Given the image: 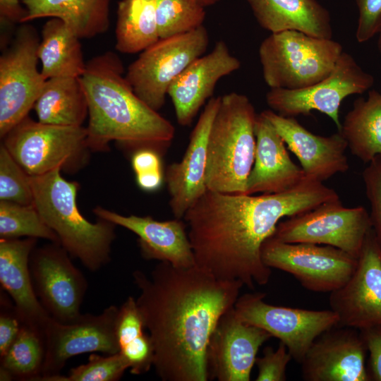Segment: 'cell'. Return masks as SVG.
Segmentation results:
<instances>
[{
  "label": "cell",
  "instance_id": "obj_1",
  "mask_svg": "<svg viewBox=\"0 0 381 381\" xmlns=\"http://www.w3.org/2000/svg\"><path fill=\"white\" fill-rule=\"evenodd\" d=\"M133 278L156 374L164 381H207L211 337L243 284L219 279L196 265L183 268L166 262L150 275L135 270Z\"/></svg>",
  "mask_w": 381,
  "mask_h": 381
},
{
  "label": "cell",
  "instance_id": "obj_2",
  "mask_svg": "<svg viewBox=\"0 0 381 381\" xmlns=\"http://www.w3.org/2000/svg\"><path fill=\"white\" fill-rule=\"evenodd\" d=\"M337 199L334 189L306 176L295 187L277 193L207 190L183 218L195 265L219 279L240 281L250 289L265 285L272 272L262 261V247L280 220Z\"/></svg>",
  "mask_w": 381,
  "mask_h": 381
},
{
  "label": "cell",
  "instance_id": "obj_3",
  "mask_svg": "<svg viewBox=\"0 0 381 381\" xmlns=\"http://www.w3.org/2000/svg\"><path fill=\"white\" fill-rule=\"evenodd\" d=\"M123 73L122 61L112 52L86 63L80 80L88 106V147L105 151L116 141L135 151L149 147L162 154L174 139L175 128L135 93Z\"/></svg>",
  "mask_w": 381,
  "mask_h": 381
},
{
  "label": "cell",
  "instance_id": "obj_4",
  "mask_svg": "<svg viewBox=\"0 0 381 381\" xmlns=\"http://www.w3.org/2000/svg\"><path fill=\"white\" fill-rule=\"evenodd\" d=\"M61 170L30 176L33 205L69 255L90 272L98 271L111 260L116 225L99 218L92 223L84 217L77 205L78 184L66 180Z\"/></svg>",
  "mask_w": 381,
  "mask_h": 381
},
{
  "label": "cell",
  "instance_id": "obj_5",
  "mask_svg": "<svg viewBox=\"0 0 381 381\" xmlns=\"http://www.w3.org/2000/svg\"><path fill=\"white\" fill-rule=\"evenodd\" d=\"M258 114L249 98L238 92L221 97L207 142V190L246 194L254 163Z\"/></svg>",
  "mask_w": 381,
  "mask_h": 381
},
{
  "label": "cell",
  "instance_id": "obj_6",
  "mask_svg": "<svg viewBox=\"0 0 381 381\" xmlns=\"http://www.w3.org/2000/svg\"><path fill=\"white\" fill-rule=\"evenodd\" d=\"M332 39L297 30L271 33L259 47L265 83L272 88L298 90L328 76L343 52Z\"/></svg>",
  "mask_w": 381,
  "mask_h": 381
},
{
  "label": "cell",
  "instance_id": "obj_7",
  "mask_svg": "<svg viewBox=\"0 0 381 381\" xmlns=\"http://www.w3.org/2000/svg\"><path fill=\"white\" fill-rule=\"evenodd\" d=\"M209 42L204 25L185 34L159 39L129 65L125 78L135 93L158 111L165 103L171 83L193 61L204 55Z\"/></svg>",
  "mask_w": 381,
  "mask_h": 381
},
{
  "label": "cell",
  "instance_id": "obj_8",
  "mask_svg": "<svg viewBox=\"0 0 381 381\" xmlns=\"http://www.w3.org/2000/svg\"><path fill=\"white\" fill-rule=\"evenodd\" d=\"M2 139L3 145L30 176L74 168L90 150L86 127L45 124L28 116Z\"/></svg>",
  "mask_w": 381,
  "mask_h": 381
},
{
  "label": "cell",
  "instance_id": "obj_9",
  "mask_svg": "<svg viewBox=\"0 0 381 381\" xmlns=\"http://www.w3.org/2000/svg\"><path fill=\"white\" fill-rule=\"evenodd\" d=\"M40 37L26 23L17 30L0 56V136L2 139L25 118L46 79L37 68Z\"/></svg>",
  "mask_w": 381,
  "mask_h": 381
},
{
  "label": "cell",
  "instance_id": "obj_10",
  "mask_svg": "<svg viewBox=\"0 0 381 381\" xmlns=\"http://www.w3.org/2000/svg\"><path fill=\"white\" fill-rule=\"evenodd\" d=\"M371 229L364 207H346L337 199L279 222L272 236L286 243L333 246L358 258Z\"/></svg>",
  "mask_w": 381,
  "mask_h": 381
},
{
  "label": "cell",
  "instance_id": "obj_11",
  "mask_svg": "<svg viewBox=\"0 0 381 381\" xmlns=\"http://www.w3.org/2000/svg\"><path fill=\"white\" fill-rule=\"evenodd\" d=\"M374 81L373 76L351 54L343 52L331 73L323 80L298 90L272 88L266 94V102L271 110L283 116H308L318 111L329 117L339 131L341 102L348 96L364 93Z\"/></svg>",
  "mask_w": 381,
  "mask_h": 381
},
{
  "label": "cell",
  "instance_id": "obj_12",
  "mask_svg": "<svg viewBox=\"0 0 381 381\" xmlns=\"http://www.w3.org/2000/svg\"><path fill=\"white\" fill-rule=\"evenodd\" d=\"M266 266L293 275L306 289L332 292L353 274L358 258L337 248L308 243H286L273 236L261 250Z\"/></svg>",
  "mask_w": 381,
  "mask_h": 381
},
{
  "label": "cell",
  "instance_id": "obj_13",
  "mask_svg": "<svg viewBox=\"0 0 381 381\" xmlns=\"http://www.w3.org/2000/svg\"><path fill=\"white\" fill-rule=\"evenodd\" d=\"M265 293L239 296L234 309L242 321L257 326L280 340L292 359L301 363L313 341L323 332L339 325L332 310H315L278 306L264 301Z\"/></svg>",
  "mask_w": 381,
  "mask_h": 381
},
{
  "label": "cell",
  "instance_id": "obj_14",
  "mask_svg": "<svg viewBox=\"0 0 381 381\" xmlns=\"http://www.w3.org/2000/svg\"><path fill=\"white\" fill-rule=\"evenodd\" d=\"M30 270L36 295L54 320L70 324L79 319L87 282L59 243L35 248Z\"/></svg>",
  "mask_w": 381,
  "mask_h": 381
},
{
  "label": "cell",
  "instance_id": "obj_15",
  "mask_svg": "<svg viewBox=\"0 0 381 381\" xmlns=\"http://www.w3.org/2000/svg\"><path fill=\"white\" fill-rule=\"evenodd\" d=\"M119 308L111 305L99 315L82 314L70 324L50 320L44 331L45 357L41 375L35 380L47 381L60 375L66 361L90 352H119L116 321Z\"/></svg>",
  "mask_w": 381,
  "mask_h": 381
},
{
  "label": "cell",
  "instance_id": "obj_16",
  "mask_svg": "<svg viewBox=\"0 0 381 381\" xmlns=\"http://www.w3.org/2000/svg\"><path fill=\"white\" fill-rule=\"evenodd\" d=\"M329 303L339 326L358 330L381 325V246L368 233L356 268L341 288L330 293Z\"/></svg>",
  "mask_w": 381,
  "mask_h": 381
},
{
  "label": "cell",
  "instance_id": "obj_17",
  "mask_svg": "<svg viewBox=\"0 0 381 381\" xmlns=\"http://www.w3.org/2000/svg\"><path fill=\"white\" fill-rule=\"evenodd\" d=\"M335 326L321 334L301 362L306 381H370L365 344L357 329Z\"/></svg>",
  "mask_w": 381,
  "mask_h": 381
},
{
  "label": "cell",
  "instance_id": "obj_18",
  "mask_svg": "<svg viewBox=\"0 0 381 381\" xmlns=\"http://www.w3.org/2000/svg\"><path fill=\"white\" fill-rule=\"evenodd\" d=\"M272 336L242 321L234 307L219 319L208 349L210 377L219 381H249L260 347Z\"/></svg>",
  "mask_w": 381,
  "mask_h": 381
},
{
  "label": "cell",
  "instance_id": "obj_19",
  "mask_svg": "<svg viewBox=\"0 0 381 381\" xmlns=\"http://www.w3.org/2000/svg\"><path fill=\"white\" fill-rule=\"evenodd\" d=\"M220 99L221 97H211L207 102L190 133L183 158L169 164L165 171L169 205L175 218L183 219L207 190L205 182L207 142Z\"/></svg>",
  "mask_w": 381,
  "mask_h": 381
},
{
  "label": "cell",
  "instance_id": "obj_20",
  "mask_svg": "<svg viewBox=\"0 0 381 381\" xmlns=\"http://www.w3.org/2000/svg\"><path fill=\"white\" fill-rule=\"evenodd\" d=\"M262 113L297 157L306 177L324 182L349 170L347 143L340 132L318 135L307 130L295 117L283 116L272 110Z\"/></svg>",
  "mask_w": 381,
  "mask_h": 381
},
{
  "label": "cell",
  "instance_id": "obj_21",
  "mask_svg": "<svg viewBox=\"0 0 381 381\" xmlns=\"http://www.w3.org/2000/svg\"><path fill=\"white\" fill-rule=\"evenodd\" d=\"M241 62L223 40L193 61L171 83L167 95L173 103L179 124L189 126L200 108L212 96L223 77L239 69Z\"/></svg>",
  "mask_w": 381,
  "mask_h": 381
},
{
  "label": "cell",
  "instance_id": "obj_22",
  "mask_svg": "<svg viewBox=\"0 0 381 381\" xmlns=\"http://www.w3.org/2000/svg\"><path fill=\"white\" fill-rule=\"evenodd\" d=\"M93 212L98 218L136 234L145 259L169 262L177 267L195 265L186 226L181 219L158 221L150 216H125L99 206Z\"/></svg>",
  "mask_w": 381,
  "mask_h": 381
},
{
  "label": "cell",
  "instance_id": "obj_23",
  "mask_svg": "<svg viewBox=\"0 0 381 381\" xmlns=\"http://www.w3.org/2000/svg\"><path fill=\"white\" fill-rule=\"evenodd\" d=\"M253 166L246 195L277 193L289 190L305 178L301 167L291 159L286 143L261 112L257 116Z\"/></svg>",
  "mask_w": 381,
  "mask_h": 381
},
{
  "label": "cell",
  "instance_id": "obj_24",
  "mask_svg": "<svg viewBox=\"0 0 381 381\" xmlns=\"http://www.w3.org/2000/svg\"><path fill=\"white\" fill-rule=\"evenodd\" d=\"M37 238H0V283L10 295L23 324L44 336L52 318L37 298L30 270Z\"/></svg>",
  "mask_w": 381,
  "mask_h": 381
},
{
  "label": "cell",
  "instance_id": "obj_25",
  "mask_svg": "<svg viewBox=\"0 0 381 381\" xmlns=\"http://www.w3.org/2000/svg\"><path fill=\"white\" fill-rule=\"evenodd\" d=\"M257 22L271 33L297 30L332 39L328 10L317 0H246Z\"/></svg>",
  "mask_w": 381,
  "mask_h": 381
},
{
  "label": "cell",
  "instance_id": "obj_26",
  "mask_svg": "<svg viewBox=\"0 0 381 381\" xmlns=\"http://www.w3.org/2000/svg\"><path fill=\"white\" fill-rule=\"evenodd\" d=\"M27 9L23 23L41 18L64 21L80 39L104 33L109 26L110 0H20Z\"/></svg>",
  "mask_w": 381,
  "mask_h": 381
},
{
  "label": "cell",
  "instance_id": "obj_27",
  "mask_svg": "<svg viewBox=\"0 0 381 381\" xmlns=\"http://www.w3.org/2000/svg\"><path fill=\"white\" fill-rule=\"evenodd\" d=\"M37 56L46 80L79 78L86 68L80 38L59 18H51L43 25Z\"/></svg>",
  "mask_w": 381,
  "mask_h": 381
},
{
  "label": "cell",
  "instance_id": "obj_28",
  "mask_svg": "<svg viewBox=\"0 0 381 381\" xmlns=\"http://www.w3.org/2000/svg\"><path fill=\"white\" fill-rule=\"evenodd\" d=\"M34 109L40 123L82 126L88 116V106L80 77L47 79Z\"/></svg>",
  "mask_w": 381,
  "mask_h": 381
},
{
  "label": "cell",
  "instance_id": "obj_29",
  "mask_svg": "<svg viewBox=\"0 0 381 381\" xmlns=\"http://www.w3.org/2000/svg\"><path fill=\"white\" fill-rule=\"evenodd\" d=\"M352 155L364 163L381 155V92L356 99L339 131Z\"/></svg>",
  "mask_w": 381,
  "mask_h": 381
},
{
  "label": "cell",
  "instance_id": "obj_30",
  "mask_svg": "<svg viewBox=\"0 0 381 381\" xmlns=\"http://www.w3.org/2000/svg\"><path fill=\"white\" fill-rule=\"evenodd\" d=\"M115 48L123 54L141 52L160 38L155 0H121L115 28Z\"/></svg>",
  "mask_w": 381,
  "mask_h": 381
},
{
  "label": "cell",
  "instance_id": "obj_31",
  "mask_svg": "<svg viewBox=\"0 0 381 381\" xmlns=\"http://www.w3.org/2000/svg\"><path fill=\"white\" fill-rule=\"evenodd\" d=\"M136 299L128 296L119 310L116 337L119 352L134 375L145 373L153 366L154 348Z\"/></svg>",
  "mask_w": 381,
  "mask_h": 381
},
{
  "label": "cell",
  "instance_id": "obj_32",
  "mask_svg": "<svg viewBox=\"0 0 381 381\" xmlns=\"http://www.w3.org/2000/svg\"><path fill=\"white\" fill-rule=\"evenodd\" d=\"M44 357V334L23 324L18 337L1 358V367L13 378L35 380L41 375Z\"/></svg>",
  "mask_w": 381,
  "mask_h": 381
},
{
  "label": "cell",
  "instance_id": "obj_33",
  "mask_svg": "<svg viewBox=\"0 0 381 381\" xmlns=\"http://www.w3.org/2000/svg\"><path fill=\"white\" fill-rule=\"evenodd\" d=\"M44 238L59 243L56 234L45 224L35 205L0 200V238Z\"/></svg>",
  "mask_w": 381,
  "mask_h": 381
},
{
  "label": "cell",
  "instance_id": "obj_34",
  "mask_svg": "<svg viewBox=\"0 0 381 381\" xmlns=\"http://www.w3.org/2000/svg\"><path fill=\"white\" fill-rule=\"evenodd\" d=\"M205 8L197 0H155L159 38L185 34L203 25Z\"/></svg>",
  "mask_w": 381,
  "mask_h": 381
},
{
  "label": "cell",
  "instance_id": "obj_35",
  "mask_svg": "<svg viewBox=\"0 0 381 381\" xmlns=\"http://www.w3.org/2000/svg\"><path fill=\"white\" fill-rule=\"evenodd\" d=\"M128 368L129 364L120 352L106 356L92 353L87 363L71 368L68 375L60 374L47 381H117Z\"/></svg>",
  "mask_w": 381,
  "mask_h": 381
},
{
  "label": "cell",
  "instance_id": "obj_36",
  "mask_svg": "<svg viewBox=\"0 0 381 381\" xmlns=\"http://www.w3.org/2000/svg\"><path fill=\"white\" fill-rule=\"evenodd\" d=\"M0 200L22 205L33 204L30 176L3 144L0 146Z\"/></svg>",
  "mask_w": 381,
  "mask_h": 381
},
{
  "label": "cell",
  "instance_id": "obj_37",
  "mask_svg": "<svg viewBox=\"0 0 381 381\" xmlns=\"http://www.w3.org/2000/svg\"><path fill=\"white\" fill-rule=\"evenodd\" d=\"M362 177L370 207L372 228L381 246V155L368 163Z\"/></svg>",
  "mask_w": 381,
  "mask_h": 381
},
{
  "label": "cell",
  "instance_id": "obj_38",
  "mask_svg": "<svg viewBox=\"0 0 381 381\" xmlns=\"http://www.w3.org/2000/svg\"><path fill=\"white\" fill-rule=\"evenodd\" d=\"M292 359L286 346L280 342L274 350L266 346L261 357H257L255 364L258 367L256 381H284L286 380V371L289 363Z\"/></svg>",
  "mask_w": 381,
  "mask_h": 381
},
{
  "label": "cell",
  "instance_id": "obj_39",
  "mask_svg": "<svg viewBox=\"0 0 381 381\" xmlns=\"http://www.w3.org/2000/svg\"><path fill=\"white\" fill-rule=\"evenodd\" d=\"M358 11L356 38L365 42L377 35L381 24V0H356Z\"/></svg>",
  "mask_w": 381,
  "mask_h": 381
},
{
  "label": "cell",
  "instance_id": "obj_40",
  "mask_svg": "<svg viewBox=\"0 0 381 381\" xmlns=\"http://www.w3.org/2000/svg\"><path fill=\"white\" fill-rule=\"evenodd\" d=\"M3 301V300L1 299ZM23 322L14 307L1 302L0 314V358L4 356L18 337Z\"/></svg>",
  "mask_w": 381,
  "mask_h": 381
},
{
  "label": "cell",
  "instance_id": "obj_41",
  "mask_svg": "<svg viewBox=\"0 0 381 381\" xmlns=\"http://www.w3.org/2000/svg\"><path fill=\"white\" fill-rule=\"evenodd\" d=\"M359 331L369 355L367 370L370 380L381 381V325Z\"/></svg>",
  "mask_w": 381,
  "mask_h": 381
},
{
  "label": "cell",
  "instance_id": "obj_42",
  "mask_svg": "<svg viewBox=\"0 0 381 381\" xmlns=\"http://www.w3.org/2000/svg\"><path fill=\"white\" fill-rule=\"evenodd\" d=\"M131 164L135 174L162 171L161 153L149 147L138 149L133 152Z\"/></svg>",
  "mask_w": 381,
  "mask_h": 381
},
{
  "label": "cell",
  "instance_id": "obj_43",
  "mask_svg": "<svg viewBox=\"0 0 381 381\" xmlns=\"http://www.w3.org/2000/svg\"><path fill=\"white\" fill-rule=\"evenodd\" d=\"M27 9L20 0H0V21L1 27L23 23Z\"/></svg>",
  "mask_w": 381,
  "mask_h": 381
},
{
  "label": "cell",
  "instance_id": "obj_44",
  "mask_svg": "<svg viewBox=\"0 0 381 381\" xmlns=\"http://www.w3.org/2000/svg\"><path fill=\"white\" fill-rule=\"evenodd\" d=\"M135 178L136 182L141 189L145 191H155L161 186L164 176H163L162 171H158L135 174Z\"/></svg>",
  "mask_w": 381,
  "mask_h": 381
},
{
  "label": "cell",
  "instance_id": "obj_45",
  "mask_svg": "<svg viewBox=\"0 0 381 381\" xmlns=\"http://www.w3.org/2000/svg\"><path fill=\"white\" fill-rule=\"evenodd\" d=\"M12 375L5 368L0 367V380L8 381L13 379Z\"/></svg>",
  "mask_w": 381,
  "mask_h": 381
},
{
  "label": "cell",
  "instance_id": "obj_46",
  "mask_svg": "<svg viewBox=\"0 0 381 381\" xmlns=\"http://www.w3.org/2000/svg\"><path fill=\"white\" fill-rule=\"evenodd\" d=\"M204 7H208L218 3L221 0H197Z\"/></svg>",
  "mask_w": 381,
  "mask_h": 381
},
{
  "label": "cell",
  "instance_id": "obj_47",
  "mask_svg": "<svg viewBox=\"0 0 381 381\" xmlns=\"http://www.w3.org/2000/svg\"><path fill=\"white\" fill-rule=\"evenodd\" d=\"M377 35L378 37H377V49L379 51L380 54L381 55V24H380V26L379 28Z\"/></svg>",
  "mask_w": 381,
  "mask_h": 381
}]
</instances>
